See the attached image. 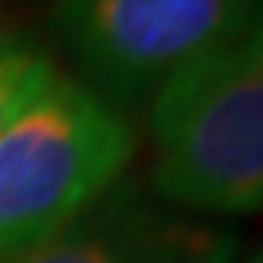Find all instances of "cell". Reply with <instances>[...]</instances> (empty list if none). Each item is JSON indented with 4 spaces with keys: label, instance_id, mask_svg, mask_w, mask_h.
Here are the masks:
<instances>
[{
    "label": "cell",
    "instance_id": "2",
    "mask_svg": "<svg viewBox=\"0 0 263 263\" xmlns=\"http://www.w3.org/2000/svg\"><path fill=\"white\" fill-rule=\"evenodd\" d=\"M123 109L55 76L0 134V263L55 239L103 202L134 157Z\"/></svg>",
    "mask_w": 263,
    "mask_h": 263
},
{
    "label": "cell",
    "instance_id": "1",
    "mask_svg": "<svg viewBox=\"0 0 263 263\" xmlns=\"http://www.w3.org/2000/svg\"><path fill=\"white\" fill-rule=\"evenodd\" d=\"M157 195L202 215L263 209V24L178 68L151 96Z\"/></svg>",
    "mask_w": 263,
    "mask_h": 263
},
{
    "label": "cell",
    "instance_id": "6",
    "mask_svg": "<svg viewBox=\"0 0 263 263\" xmlns=\"http://www.w3.org/2000/svg\"><path fill=\"white\" fill-rule=\"evenodd\" d=\"M246 263H263V253H256V256H250Z\"/></svg>",
    "mask_w": 263,
    "mask_h": 263
},
{
    "label": "cell",
    "instance_id": "5",
    "mask_svg": "<svg viewBox=\"0 0 263 263\" xmlns=\"http://www.w3.org/2000/svg\"><path fill=\"white\" fill-rule=\"evenodd\" d=\"M55 76V62L31 38L0 34V134Z\"/></svg>",
    "mask_w": 263,
    "mask_h": 263
},
{
    "label": "cell",
    "instance_id": "4",
    "mask_svg": "<svg viewBox=\"0 0 263 263\" xmlns=\"http://www.w3.org/2000/svg\"><path fill=\"white\" fill-rule=\"evenodd\" d=\"M233 239L212 226L113 212V219L82 215L55 239L4 263H233Z\"/></svg>",
    "mask_w": 263,
    "mask_h": 263
},
{
    "label": "cell",
    "instance_id": "3",
    "mask_svg": "<svg viewBox=\"0 0 263 263\" xmlns=\"http://www.w3.org/2000/svg\"><path fill=\"white\" fill-rule=\"evenodd\" d=\"M55 24L86 86L123 106L263 24V0H59Z\"/></svg>",
    "mask_w": 263,
    "mask_h": 263
}]
</instances>
